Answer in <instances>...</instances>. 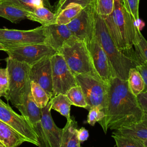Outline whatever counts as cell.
Instances as JSON below:
<instances>
[{
    "label": "cell",
    "mask_w": 147,
    "mask_h": 147,
    "mask_svg": "<svg viewBox=\"0 0 147 147\" xmlns=\"http://www.w3.org/2000/svg\"><path fill=\"white\" fill-rule=\"evenodd\" d=\"M78 137L79 141L80 142H83L87 140L89 137V133L88 130L84 127H81L80 129L78 130Z\"/></svg>",
    "instance_id": "8d00e7d4"
},
{
    "label": "cell",
    "mask_w": 147,
    "mask_h": 147,
    "mask_svg": "<svg viewBox=\"0 0 147 147\" xmlns=\"http://www.w3.org/2000/svg\"><path fill=\"white\" fill-rule=\"evenodd\" d=\"M5 48L0 44V51H5Z\"/></svg>",
    "instance_id": "ab89813d"
},
{
    "label": "cell",
    "mask_w": 147,
    "mask_h": 147,
    "mask_svg": "<svg viewBox=\"0 0 147 147\" xmlns=\"http://www.w3.org/2000/svg\"><path fill=\"white\" fill-rule=\"evenodd\" d=\"M45 41L46 37L43 25L26 30L0 29V44L5 49L29 44H45Z\"/></svg>",
    "instance_id": "52a82bcc"
},
{
    "label": "cell",
    "mask_w": 147,
    "mask_h": 147,
    "mask_svg": "<svg viewBox=\"0 0 147 147\" xmlns=\"http://www.w3.org/2000/svg\"><path fill=\"white\" fill-rule=\"evenodd\" d=\"M51 109H53L66 118L67 120L71 118L70 109L71 103L65 94H58L50 99Z\"/></svg>",
    "instance_id": "603a6c76"
},
{
    "label": "cell",
    "mask_w": 147,
    "mask_h": 147,
    "mask_svg": "<svg viewBox=\"0 0 147 147\" xmlns=\"http://www.w3.org/2000/svg\"><path fill=\"white\" fill-rule=\"evenodd\" d=\"M94 1H95V0H66L64 3L61 5V6L60 7V8L59 9V10L56 13H55L56 14V16H57L59 13L65 6H67L68 4L70 3H78L79 5H80L83 7H85L86 6L90 4L91 3L93 2Z\"/></svg>",
    "instance_id": "d590c367"
},
{
    "label": "cell",
    "mask_w": 147,
    "mask_h": 147,
    "mask_svg": "<svg viewBox=\"0 0 147 147\" xmlns=\"http://www.w3.org/2000/svg\"><path fill=\"white\" fill-rule=\"evenodd\" d=\"M0 147H6V146L5 145L0 141Z\"/></svg>",
    "instance_id": "60d3db41"
},
{
    "label": "cell",
    "mask_w": 147,
    "mask_h": 147,
    "mask_svg": "<svg viewBox=\"0 0 147 147\" xmlns=\"http://www.w3.org/2000/svg\"><path fill=\"white\" fill-rule=\"evenodd\" d=\"M96 13L104 18L109 16L113 9L114 0H95Z\"/></svg>",
    "instance_id": "f546056e"
},
{
    "label": "cell",
    "mask_w": 147,
    "mask_h": 147,
    "mask_svg": "<svg viewBox=\"0 0 147 147\" xmlns=\"http://www.w3.org/2000/svg\"><path fill=\"white\" fill-rule=\"evenodd\" d=\"M103 19L118 48L136 59V54L133 47L136 28L138 25L126 10L122 0H114L111 13Z\"/></svg>",
    "instance_id": "7a4b0ae2"
},
{
    "label": "cell",
    "mask_w": 147,
    "mask_h": 147,
    "mask_svg": "<svg viewBox=\"0 0 147 147\" xmlns=\"http://www.w3.org/2000/svg\"><path fill=\"white\" fill-rule=\"evenodd\" d=\"M141 142L142 143L144 147H147V139L146 140H140Z\"/></svg>",
    "instance_id": "f35d334b"
},
{
    "label": "cell",
    "mask_w": 147,
    "mask_h": 147,
    "mask_svg": "<svg viewBox=\"0 0 147 147\" xmlns=\"http://www.w3.org/2000/svg\"><path fill=\"white\" fill-rule=\"evenodd\" d=\"M0 3L11 5L31 13L40 7H45L51 10L52 8L49 0H6Z\"/></svg>",
    "instance_id": "7402d4cb"
},
{
    "label": "cell",
    "mask_w": 147,
    "mask_h": 147,
    "mask_svg": "<svg viewBox=\"0 0 147 147\" xmlns=\"http://www.w3.org/2000/svg\"><path fill=\"white\" fill-rule=\"evenodd\" d=\"M139 105L144 114H147V92H142L137 96Z\"/></svg>",
    "instance_id": "e575fe53"
},
{
    "label": "cell",
    "mask_w": 147,
    "mask_h": 147,
    "mask_svg": "<svg viewBox=\"0 0 147 147\" xmlns=\"http://www.w3.org/2000/svg\"><path fill=\"white\" fill-rule=\"evenodd\" d=\"M80 147H82V146H80Z\"/></svg>",
    "instance_id": "7bdbcfd3"
},
{
    "label": "cell",
    "mask_w": 147,
    "mask_h": 147,
    "mask_svg": "<svg viewBox=\"0 0 147 147\" xmlns=\"http://www.w3.org/2000/svg\"><path fill=\"white\" fill-rule=\"evenodd\" d=\"M64 59L72 73L87 75L101 80L94 67L87 44L72 36L58 52Z\"/></svg>",
    "instance_id": "277c9868"
},
{
    "label": "cell",
    "mask_w": 147,
    "mask_h": 147,
    "mask_svg": "<svg viewBox=\"0 0 147 147\" xmlns=\"http://www.w3.org/2000/svg\"><path fill=\"white\" fill-rule=\"evenodd\" d=\"M95 36L106 53L113 78L127 80L129 70L138 65L140 62L118 48L108 32L103 19L97 13Z\"/></svg>",
    "instance_id": "3957f363"
},
{
    "label": "cell",
    "mask_w": 147,
    "mask_h": 147,
    "mask_svg": "<svg viewBox=\"0 0 147 147\" xmlns=\"http://www.w3.org/2000/svg\"><path fill=\"white\" fill-rule=\"evenodd\" d=\"M8 57L32 65L45 57H51L57 52L46 44H29L5 51Z\"/></svg>",
    "instance_id": "8fae6325"
},
{
    "label": "cell",
    "mask_w": 147,
    "mask_h": 147,
    "mask_svg": "<svg viewBox=\"0 0 147 147\" xmlns=\"http://www.w3.org/2000/svg\"><path fill=\"white\" fill-rule=\"evenodd\" d=\"M83 7L76 3H70L65 6L56 16L55 23L67 25L80 13Z\"/></svg>",
    "instance_id": "44dd1931"
},
{
    "label": "cell",
    "mask_w": 147,
    "mask_h": 147,
    "mask_svg": "<svg viewBox=\"0 0 147 147\" xmlns=\"http://www.w3.org/2000/svg\"><path fill=\"white\" fill-rule=\"evenodd\" d=\"M86 44L95 69L101 80L109 84L111 78H113V74L107 57L102 46L95 36Z\"/></svg>",
    "instance_id": "4fadbf2b"
},
{
    "label": "cell",
    "mask_w": 147,
    "mask_h": 147,
    "mask_svg": "<svg viewBox=\"0 0 147 147\" xmlns=\"http://www.w3.org/2000/svg\"><path fill=\"white\" fill-rule=\"evenodd\" d=\"M66 0H59V2H58V3H57V6H56V10H55V13H56L59 10V9L60 8V7L61 6V5L64 3V2Z\"/></svg>",
    "instance_id": "74e56055"
},
{
    "label": "cell",
    "mask_w": 147,
    "mask_h": 147,
    "mask_svg": "<svg viewBox=\"0 0 147 147\" xmlns=\"http://www.w3.org/2000/svg\"><path fill=\"white\" fill-rule=\"evenodd\" d=\"M96 16L95 2L94 1L84 7L76 18L66 25L73 36L87 44L95 36Z\"/></svg>",
    "instance_id": "ba28073f"
},
{
    "label": "cell",
    "mask_w": 147,
    "mask_h": 147,
    "mask_svg": "<svg viewBox=\"0 0 147 147\" xmlns=\"http://www.w3.org/2000/svg\"><path fill=\"white\" fill-rule=\"evenodd\" d=\"M117 147H144L140 140L131 137L112 133Z\"/></svg>",
    "instance_id": "f1b7e54d"
},
{
    "label": "cell",
    "mask_w": 147,
    "mask_h": 147,
    "mask_svg": "<svg viewBox=\"0 0 147 147\" xmlns=\"http://www.w3.org/2000/svg\"><path fill=\"white\" fill-rule=\"evenodd\" d=\"M32 13L17 6L0 3V17L5 18L13 23L17 24L21 20H31Z\"/></svg>",
    "instance_id": "ffe728a7"
},
{
    "label": "cell",
    "mask_w": 147,
    "mask_h": 147,
    "mask_svg": "<svg viewBox=\"0 0 147 147\" xmlns=\"http://www.w3.org/2000/svg\"><path fill=\"white\" fill-rule=\"evenodd\" d=\"M65 95L70 100L72 105L87 109V104L82 88L79 85L77 84L71 87Z\"/></svg>",
    "instance_id": "83f0119b"
},
{
    "label": "cell",
    "mask_w": 147,
    "mask_h": 147,
    "mask_svg": "<svg viewBox=\"0 0 147 147\" xmlns=\"http://www.w3.org/2000/svg\"><path fill=\"white\" fill-rule=\"evenodd\" d=\"M143 114L137 96L129 90L127 80L111 78L105 117L98 122L105 133L108 129L116 130L133 125L138 122Z\"/></svg>",
    "instance_id": "6da1fadb"
},
{
    "label": "cell",
    "mask_w": 147,
    "mask_h": 147,
    "mask_svg": "<svg viewBox=\"0 0 147 147\" xmlns=\"http://www.w3.org/2000/svg\"><path fill=\"white\" fill-rule=\"evenodd\" d=\"M29 77L30 81L40 86L49 95L53 97L51 57H45L30 65Z\"/></svg>",
    "instance_id": "5bb4252c"
},
{
    "label": "cell",
    "mask_w": 147,
    "mask_h": 147,
    "mask_svg": "<svg viewBox=\"0 0 147 147\" xmlns=\"http://www.w3.org/2000/svg\"><path fill=\"white\" fill-rule=\"evenodd\" d=\"M0 120L11 126L26 138L28 142L39 146V140L33 129L26 119L16 113L11 107L0 99Z\"/></svg>",
    "instance_id": "30bf717a"
},
{
    "label": "cell",
    "mask_w": 147,
    "mask_h": 147,
    "mask_svg": "<svg viewBox=\"0 0 147 147\" xmlns=\"http://www.w3.org/2000/svg\"><path fill=\"white\" fill-rule=\"evenodd\" d=\"M44 26L46 37L45 44L57 52L72 36L66 25L54 23Z\"/></svg>",
    "instance_id": "2e32d148"
},
{
    "label": "cell",
    "mask_w": 147,
    "mask_h": 147,
    "mask_svg": "<svg viewBox=\"0 0 147 147\" xmlns=\"http://www.w3.org/2000/svg\"><path fill=\"white\" fill-rule=\"evenodd\" d=\"M30 92L33 100L40 109L44 107L51 99L46 91L40 86L32 81L30 82Z\"/></svg>",
    "instance_id": "4316f807"
},
{
    "label": "cell",
    "mask_w": 147,
    "mask_h": 147,
    "mask_svg": "<svg viewBox=\"0 0 147 147\" xmlns=\"http://www.w3.org/2000/svg\"><path fill=\"white\" fill-rule=\"evenodd\" d=\"M53 96L66 94L72 87L77 85L75 75L72 73L63 56L59 52L51 57Z\"/></svg>",
    "instance_id": "9c48e42d"
},
{
    "label": "cell",
    "mask_w": 147,
    "mask_h": 147,
    "mask_svg": "<svg viewBox=\"0 0 147 147\" xmlns=\"http://www.w3.org/2000/svg\"><path fill=\"white\" fill-rule=\"evenodd\" d=\"M75 76L84 94L87 104L86 110L98 107L106 114L109 84L87 75L78 74Z\"/></svg>",
    "instance_id": "8992f818"
},
{
    "label": "cell",
    "mask_w": 147,
    "mask_h": 147,
    "mask_svg": "<svg viewBox=\"0 0 147 147\" xmlns=\"http://www.w3.org/2000/svg\"><path fill=\"white\" fill-rule=\"evenodd\" d=\"M9 92V78L7 69L6 68H0V98H7Z\"/></svg>",
    "instance_id": "1f68e13d"
},
{
    "label": "cell",
    "mask_w": 147,
    "mask_h": 147,
    "mask_svg": "<svg viewBox=\"0 0 147 147\" xmlns=\"http://www.w3.org/2000/svg\"><path fill=\"white\" fill-rule=\"evenodd\" d=\"M133 47H134V51L140 63H141L142 61L147 63V41L142 36L138 26L136 28Z\"/></svg>",
    "instance_id": "484cf974"
},
{
    "label": "cell",
    "mask_w": 147,
    "mask_h": 147,
    "mask_svg": "<svg viewBox=\"0 0 147 147\" xmlns=\"http://www.w3.org/2000/svg\"><path fill=\"white\" fill-rule=\"evenodd\" d=\"M16 107L31 125L37 134L39 140L38 147H45L41 122V109L37 106L33 100L30 91L26 94L22 103Z\"/></svg>",
    "instance_id": "7c38bea8"
},
{
    "label": "cell",
    "mask_w": 147,
    "mask_h": 147,
    "mask_svg": "<svg viewBox=\"0 0 147 147\" xmlns=\"http://www.w3.org/2000/svg\"><path fill=\"white\" fill-rule=\"evenodd\" d=\"M113 133L138 140L147 139V114H144L138 122L129 126L116 130Z\"/></svg>",
    "instance_id": "d6986e66"
},
{
    "label": "cell",
    "mask_w": 147,
    "mask_h": 147,
    "mask_svg": "<svg viewBox=\"0 0 147 147\" xmlns=\"http://www.w3.org/2000/svg\"><path fill=\"white\" fill-rule=\"evenodd\" d=\"M88 111L87 122L92 126H94L96 122L102 121L105 117V112L98 107L91 108Z\"/></svg>",
    "instance_id": "d6a6232c"
},
{
    "label": "cell",
    "mask_w": 147,
    "mask_h": 147,
    "mask_svg": "<svg viewBox=\"0 0 147 147\" xmlns=\"http://www.w3.org/2000/svg\"><path fill=\"white\" fill-rule=\"evenodd\" d=\"M136 68L142 76L144 82L145 87L143 92H147V63L142 61L137 65Z\"/></svg>",
    "instance_id": "836d02e7"
},
{
    "label": "cell",
    "mask_w": 147,
    "mask_h": 147,
    "mask_svg": "<svg viewBox=\"0 0 147 147\" xmlns=\"http://www.w3.org/2000/svg\"><path fill=\"white\" fill-rule=\"evenodd\" d=\"M78 123L74 117L67 120L63 128L61 142L59 147H80V142L78 137Z\"/></svg>",
    "instance_id": "e0dca14e"
},
{
    "label": "cell",
    "mask_w": 147,
    "mask_h": 147,
    "mask_svg": "<svg viewBox=\"0 0 147 147\" xmlns=\"http://www.w3.org/2000/svg\"><path fill=\"white\" fill-rule=\"evenodd\" d=\"M140 0H122L123 6L132 17L136 24L139 21V3Z\"/></svg>",
    "instance_id": "4dcf8cb0"
},
{
    "label": "cell",
    "mask_w": 147,
    "mask_h": 147,
    "mask_svg": "<svg viewBox=\"0 0 147 147\" xmlns=\"http://www.w3.org/2000/svg\"><path fill=\"white\" fill-rule=\"evenodd\" d=\"M0 141L6 147H18L23 142H28L26 138L1 120Z\"/></svg>",
    "instance_id": "ac0fdd59"
},
{
    "label": "cell",
    "mask_w": 147,
    "mask_h": 147,
    "mask_svg": "<svg viewBox=\"0 0 147 147\" xmlns=\"http://www.w3.org/2000/svg\"><path fill=\"white\" fill-rule=\"evenodd\" d=\"M5 61L9 78V92L6 100L16 107L22 103L26 94L30 91V65L9 57Z\"/></svg>",
    "instance_id": "5b68a950"
},
{
    "label": "cell",
    "mask_w": 147,
    "mask_h": 147,
    "mask_svg": "<svg viewBox=\"0 0 147 147\" xmlns=\"http://www.w3.org/2000/svg\"><path fill=\"white\" fill-rule=\"evenodd\" d=\"M127 82L129 90L135 96L138 95L144 90V82L142 76L136 67L129 70Z\"/></svg>",
    "instance_id": "cb8c5ba5"
},
{
    "label": "cell",
    "mask_w": 147,
    "mask_h": 147,
    "mask_svg": "<svg viewBox=\"0 0 147 147\" xmlns=\"http://www.w3.org/2000/svg\"><path fill=\"white\" fill-rule=\"evenodd\" d=\"M6 1V0H0V2H3V1Z\"/></svg>",
    "instance_id": "b9f144b4"
},
{
    "label": "cell",
    "mask_w": 147,
    "mask_h": 147,
    "mask_svg": "<svg viewBox=\"0 0 147 147\" xmlns=\"http://www.w3.org/2000/svg\"><path fill=\"white\" fill-rule=\"evenodd\" d=\"M51 110L50 100L44 107L41 109V122L45 147H59L63 129L59 128L55 124L52 117Z\"/></svg>",
    "instance_id": "9a60e30c"
},
{
    "label": "cell",
    "mask_w": 147,
    "mask_h": 147,
    "mask_svg": "<svg viewBox=\"0 0 147 147\" xmlns=\"http://www.w3.org/2000/svg\"><path fill=\"white\" fill-rule=\"evenodd\" d=\"M56 16L55 13L45 7L36 9L32 13V21H36L41 25H48L55 23Z\"/></svg>",
    "instance_id": "d4e9b609"
}]
</instances>
